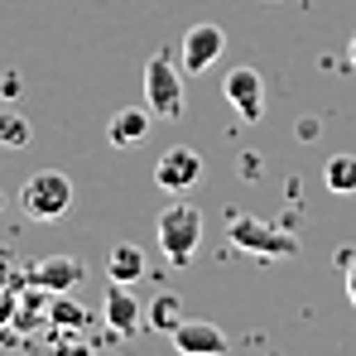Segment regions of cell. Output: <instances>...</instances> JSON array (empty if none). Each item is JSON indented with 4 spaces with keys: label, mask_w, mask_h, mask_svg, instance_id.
Wrapping results in <instances>:
<instances>
[{
    "label": "cell",
    "mask_w": 356,
    "mask_h": 356,
    "mask_svg": "<svg viewBox=\"0 0 356 356\" xmlns=\"http://www.w3.org/2000/svg\"><path fill=\"white\" fill-rule=\"evenodd\" d=\"M159 245H164V255L174 260V265H188L193 255H197V241H202V212L193 207V202H169L164 212H159Z\"/></svg>",
    "instance_id": "obj_2"
},
{
    "label": "cell",
    "mask_w": 356,
    "mask_h": 356,
    "mask_svg": "<svg viewBox=\"0 0 356 356\" xmlns=\"http://www.w3.org/2000/svg\"><path fill=\"white\" fill-rule=\"evenodd\" d=\"M197 178H202V154H197V149H183V145L164 149L159 164H154V183H159L164 193H174V197H183Z\"/></svg>",
    "instance_id": "obj_5"
},
{
    "label": "cell",
    "mask_w": 356,
    "mask_h": 356,
    "mask_svg": "<svg viewBox=\"0 0 356 356\" xmlns=\"http://www.w3.org/2000/svg\"><path fill=\"white\" fill-rule=\"evenodd\" d=\"M102 313H106V327L116 332V337H135L140 332V323H145V308L130 298V284H106V294H102Z\"/></svg>",
    "instance_id": "obj_8"
},
{
    "label": "cell",
    "mask_w": 356,
    "mask_h": 356,
    "mask_svg": "<svg viewBox=\"0 0 356 356\" xmlns=\"http://www.w3.org/2000/svg\"><path fill=\"white\" fill-rule=\"evenodd\" d=\"M183 72L174 67V58L169 54H154V58L145 63V106L154 111V116L174 120L183 116Z\"/></svg>",
    "instance_id": "obj_3"
},
{
    "label": "cell",
    "mask_w": 356,
    "mask_h": 356,
    "mask_svg": "<svg viewBox=\"0 0 356 356\" xmlns=\"http://www.w3.org/2000/svg\"><path fill=\"white\" fill-rule=\"evenodd\" d=\"M227 49V29L222 24H193L183 34V72H207Z\"/></svg>",
    "instance_id": "obj_7"
},
{
    "label": "cell",
    "mask_w": 356,
    "mask_h": 356,
    "mask_svg": "<svg viewBox=\"0 0 356 356\" xmlns=\"http://www.w3.org/2000/svg\"><path fill=\"white\" fill-rule=\"evenodd\" d=\"M82 275H87V265H82L77 255H44V260H39L24 280H34L44 294H67Z\"/></svg>",
    "instance_id": "obj_10"
},
{
    "label": "cell",
    "mask_w": 356,
    "mask_h": 356,
    "mask_svg": "<svg viewBox=\"0 0 356 356\" xmlns=\"http://www.w3.org/2000/svg\"><path fill=\"white\" fill-rule=\"evenodd\" d=\"M222 92H227V102L236 106V116L245 120V125H255V120L265 116V82H260L255 67H232Z\"/></svg>",
    "instance_id": "obj_6"
},
{
    "label": "cell",
    "mask_w": 356,
    "mask_h": 356,
    "mask_svg": "<svg viewBox=\"0 0 356 356\" xmlns=\"http://www.w3.org/2000/svg\"><path fill=\"white\" fill-rule=\"evenodd\" d=\"M347 58H352V67H356V29H352V39H347Z\"/></svg>",
    "instance_id": "obj_17"
},
{
    "label": "cell",
    "mask_w": 356,
    "mask_h": 356,
    "mask_svg": "<svg viewBox=\"0 0 356 356\" xmlns=\"http://www.w3.org/2000/svg\"><path fill=\"white\" fill-rule=\"evenodd\" d=\"M19 207L34 222H58V217H67V207H72V183H67V174H58V169L29 174L24 188H19Z\"/></svg>",
    "instance_id": "obj_1"
},
{
    "label": "cell",
    "mask_w": 356,
    "mask_h": 356,
    "mask_svg": "<svg viewBox=\"0 0 356 356\" xmlns=\"http://www.w3.org/2000/svg\"><path fill=\"white\" fill-rule=\"evenodd\" d=\"M342 280H347V298L356 308V255H342Z\"/></svg>",
    "instance_id": "obj_16"
},
{
    "label": "cell",
    "mask_w": 356,
    "mask_h": 356,
    "mask_svg": "<svg viewBox=\"0 0 356 356\" xmlns=\"http://www.w3.org/2000/svg\"><path fill=\"white\" fill-rule=\"evenodd\" d=\"M54 323H58V327H87V313H82L77 303H67L63 294H54Z\"/></svg>",
    "instance_id": "obj_15"
},
{
    "label": "cell",
    "mask_w": 356,
    "mask_h": 356,
    "mask_svg": "<svg viewBox=\"0 0 356 356\" xmlns=\"http://www.w3.org/2000/svg\"><path fill=\"white\" fill-rule=\"evenodd\" d=\"M145 275H149V265H145V250H140V245L116 241V245L106 250V280H116V284H140Z\"/></svg>",
    "instance_id": "obj_12"
},
{
    "label": "cell",
    "mask_w": 356,
    "mask_h": 356,
    "mask_svg": "<svg viewBox=\"0 0 356 356\" xmlns=\"http://www.w3.org/2000/svg\"><path fill=\"white\" fill-rule=\"evenodd\" d=\"M232 241L241 250L260 255V260H284V255H298V241L289 227H270L260 217H236L232 222Z\"/></svg>",
    "instance_id": "obj_4"
},
{
    "label": "cell",
    "mask_w": 356,
    "mask_h": 356,
    "mask_svg": "<svg viewBox=\"0 0 356 356\" xmlns=\"http://www.w3.org/2000/svg\"><path fill=\"white\" fill-rule=\"evenodd\" d=\"M323 183L332 188V193H356V154H332L327 164H323Z\"/></svg>",
    "instance_id": "obj_14"
},
{
    "label": "cell",
    "mask_w": 356,
    "mask_h": 356,
    "mask_svg": "<svg viewBox=\"0 0 356 356\" xmlns=\"http://www.w3.org/2000/svg\"><path fill=\"white\" fill-rule=\"evenodd\" d=\"M154 125V111L149 106H120L116 116L106 120V140L111 145H140Z\"/></svg>",
    "instance_id": "obj_11"
},
{
    "label": "cell",
    "mask_w": 356,
    "mask_h": 356,
    "mask_svg": "<svg viewBox=\"0 0 356 356\" xmlns=\"http://www.w3.org/2000/svg\"><path fill=\"white\" fill-rule=\"evenodd\" d=\"M169 337H174V347L183 356H222L227 352V332L212 327V323H202V318H183Z\"/></svg>",
    "instance_id": "obj_9"
},
{
    "label": "cell",
    "mask_w": 356,
    "mask_h": 356,
    "mask_svg": "<svg viewBox=\"0 0 356 356\" xmlns=\"http://www.w3.org/2000/svg\"><path fill=\"white\" fill-rule=\"evenodd\" d=\"M145 323H149L154 332H174L178 323H183V303H178L174 294H154L149 308H145Z\"/></svg>",
    "instance_id": "obj_13"
}]
</instances>
